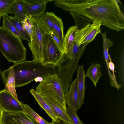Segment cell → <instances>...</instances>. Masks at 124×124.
<instances>
[{"mask_svg": "<svg viewBox=\"0 0 124 124\" xmlns=\"http://www.w3.org/2000/svg\"><path fill=\"white\" fill-rule=\"evenodd\" d=\"M33 27L32 40L28 43V46L32 55L33 59L40 61L43 60V36L45 32L39 17L31 18Z\"/></svg>", "mask_w": 124, "mask_h": 124, "instance_id": "cell-6", "label": "cell"}, {"mask_svg": "<svg viewBox=\"0 0 124 124\" xmlns=\"http://www.w3.org/2000/svg\"><path fill=\"white\" fill-rule=\"evenodd\" d=\"M15 78L16 87L23 86L34 80L37 77L43 78L56 73L57 66L43 64L40 61H25L12 66Z\"/></svg>", "mask_w": 124, "mask_h": 124, "instance_id": "cell-2", "label": "cell"}, {"mask_svg": "<svg viewBox=\"0 0 124 124\" xmlns=\"http://www.w3.org/2000/svg\"><path fill=\"white\" fill-rule=\"evenodd\" d=\"M0 109L4 112H24L21 102L4 89L0 90Z\"/></svg>", "mask_w": 124, "mask_h": 124, "instance_id": "cell-9", "label": "cell"}, {"mask_svg": "<svg viewBox=\"0 0 124 124\" xmlns=\"http://www.w3.org/2000/svg\"><path fill=\"white\" fill-rule=\"evenodd\" d=\"M43 97L51 107L57 118L70 124H73L67 111L60 105L49 98Z\"/></svg>", "mask_w": 124, "mask_h": 124, "instance_id": "cell-14", "label": "cell"}, {"mask_svg": "<svg viewBox=\"0 0 124 124\" xmlns=\"http://www.w3.org/2000/svg\"><path fill=\"white\" fill-rule=\"evenodd\" d=\"M39 18L45 32L49 33L54 31L53 23L51 12L43 13L39 17Z\"/></svg>", "mask_w": 124, "mask_h": 124, "instance_id": "cell-23", "label": "cell"}, {"mask_svg": "<svg viewBox=\"0 0 124 124\" xmlns=\"http://www.w3.org/2000/svg\"><path fill=\"white\" fill-rule=\"evenodd\" d=\"M43 79V78L41 77H37L34 80L36 82H40Z\"/></svg>", "mask_w": 124, "mask_h": 124, "instance_id": "cell-34", "label": "cell"}, {"mask_svg": "<svg viewBox=\"0 0 124 124\" xmlns=\"http://www.w3.org/2000/svg\"><path fill=\"white\" fill-rule=\"evenodd\" d=\"M17 0H0V16L2 17L9 13L10 8Z\"/></svg>", "mask_w": 124, "mask_h": 124, "instance_id": "cell-27", "label": "cell"}, {"mask_svg": "<svg viewBox=\"0 0 124 124\" xmlns=\"http://www.w3.org/2000/svg\"><path fill=\"white\" fill-rule=\"evenodd\" d=\"M83 54L81 53L74 58L70 59L67 58L64 53L57 66L56 73L62 85L65 96L72 83L73 75L78 65L79 61Z\"/></svg>", "mask_w": 124, "mask_h": 124, "instance_id": "cell-5", "label": "cell"}, {"mask_svg": "<svg viewBox=\"0 0 124 124\" xmlns=\"http://www.w3.org/2000/svg\"><path fill=\"white\" fill-rule=\"evenodd\" d=\"M70 13L73 18L75 25L78 30L81 29L93 22L88 18L77 13L70 12Z\"/></svg>", "mask_w": 124, "mask_h": 124, "instance_id": "cell-25", "label": "cell"}, {"mask_svg": "<svg viewBox=\"0 0 124 124\" xmlns=\"http://www.w3.org/2000/svg\"><path fill=\"white\" fill-rule=\"evenodd\" d=\"M0 75L5 86L4 89L19 100L16 90L15 76L12 66L3 71Z\"/></svg>", "mask_w": 124, "mask_h": 124, "instance_id": "cell-10", "label": "cell"}, {"mask_svg": "<svg viewBox=\"0 0 124 124\" xmlns=\"http://www.w3.org/2000/svg\"><path fill=\"white\" fill-rule=\"evenodd\" d=\"M1 69L0 68V75H1Z\"/></svg>", "mask_w": 124, "mask_h": 124, "instance_id": "cell-35", "label": "cell"}, {"mask_svg": "<svg viewBox=\"0 0 124 124\" xmlns=\"http://www.w3.org/2000/svg\"><path fill=\"white\" fill-rule=\"evenodd\" d=\"M54 25V29L63 46L64 27L62 21L53 13L51 12Z\"/></svg>", "mask_w": 124, "mask_h": 124, "instance_id": "cell-21", "label": "cell"}, {"mask_svg": "<svg viewBox=\"0 0 124 124\" xmlns=\"http://www.w3.org/2000/svg\"><path fill=\"white\" fill-rule=\"evenodd\" d=\"M0 50L9 62L16 63L26 60L27 50L21 39L0 26Z\"/></svg>", "mask_w": 124, "mask_h": 124, "instance_id": "cell-3", "label": "cell"}, {"mask_svg": "<svg viewBox=\"0 0 124 124\" xmlns=\"http://www.w3.org/2000/svg\"><path fill=\"white\" fill-rule=\"evenodd\" d=\"M25 4L29 5L40 4L46 2H52L54 0H22Z\"/></svg>", "mask_w": 124, "mask_h": 124, "instance_id": "cell-31", "label": "cell"}, {"mask_svg": "<svg viewBox=\"0 0 124 124\" xmlns=\"http://www.w3.org/2000/svg\"><path fill=\"white\" fill-rule=\"evenodd\" d=\"M78 30L77 27L75 25L70 27L67 31L63 39L64 54L69 49L75 42Z\"/></svg>", "mask_w": 124, "mask_h": 124, "instance_id": "cell-18", "label": "cell"}, {"mask_svg": "<svg viewBox=\"0 0 124 124\" xmlns=\"http://www.w3.org/2000/svg\"><path fill=\"white\" fill-rule=\"evenodd\" d=\"M88 44L85 43L78 46L75 42L69 49L64 54L68 58L73 59L80 54L84 53Z\"/></svg>", "mask_w": 124, "mask_h": 124, "instance_id": "cell-24", "label": "cell"}, {"mask_svg": "<svg viewBox=\"0 0 124 124\" xmlns=\"http://www.w3.org/2000/svg\"><path fill=\"white\" fill-rule=\"evenodd\" d=\"M35 90L43 97L49 98L56 102L67 111L65 93L56 73L43 77Z\"/></svg>", "mask_w": 124, "mask_h": 124, "instance_id": "cell-4", "label": "cell"}, {"mask_svg": "<svg viewBox=\"0 0 124 124\" xmlns=\"http://www.w3.org/2000/svg\"><path fill=\"white\" fill-rule=\"evenodd\" d=\"M2 124H35L25 112H4Z\"/></svg>", "mask_w": 124, "mask_h": 124, "instance_id": "cell-11", "label": "cell"}, {"mask_svg": "<svg viewBox=\"0 0 124 124\" xmlns=\"http://www.w3.org/2000/svg\"><path fill=\"white\" fill-rule=\"evenodd\" d=\"M78 97L77 108L78 110L84 103L85 96V79L86 77L84 65H78L77 70Z\"/></svg>", "mask_w": 124, "mask_h": 124, "instance_id": "cell-12", "label": "cell"}, {"mask_svg": "<svg viewBox=\"0 0 124 124\" xmlns=\"http://www.w3.org/2000/svg\"><path fill=\"white\" fill-rule=\"evenodd\" d=\"M7 16L12 23L23 38V40L27 41L28 43L30 42L31 41L30 38L23 27L21 21L15 17L10 16L8 14Z\"/></svg>", "mask_w": 124, "mask_h": 124, "instance_id": "cell-22", "label": "cell"}, {"mask_svg": "<svg viewBox=\"0 0 124 124\" xmlns=\"http://www.w3.org/2000/svg\"><path fill=\"white\" fill-rule=\"evenodd\" d=\"M47 3L46 2L37 5H29L23 2L24 10L26 16L31 18L39 17L42 14L45 13Z\"/></svg>", "mask_w": 124, "mask_h": 124, "instance_id": "cell-16", "label": "cell"}, {"mask_svg": "<svg viewBox=\"0 0 124 124\" xmlns=\"http://www.w3.org/2000/svg\"><path fill=\"white\" fill-rule=\"evenodd\" d=\"M67 111L73 124H84L74 110L68 106L67 108Z\"/></svg>", "mask_w": 124, "mask_h": 124, "instance_id": "cell-29", "label": "cell"}, {"mask_svg": "<svg viewBox=\"0 0 124 124\" xmlns=\"http://www.w3.org/2000/svg\"></svg>", "mask_w": 124, "mask_h": 124, "instance_id": "cell-37", "label": "cell"}, {"mask_svg": "<svg viewBox=\"0 0 124 124\" xmlns=\"http://www.w3.org/2000/svg\"><path fill=\"white\" fill-rule=\"evenodd\" d=\"M32 18L26 16V17L24 19L21 21L23 27L29 35L31 41L32 39L33 31Z\"/></svg>", "mask_w": 124, "mask_h": 124, "instance_id": "cell-28", "label": "cell"}, {"mask_svg": "<svg viewBox=\"0 0 124 124\" xmlns=\"http://www.w3.org/2000/svg\"><path fill=\"white\" fill-rule=\"evenodd\" d=\"M43 64L57 66L63 54L59 50L49 34L44 32L43 36Z\"/></svg>", "mask_w": 124, "mask_h": 124, "instance_id": "cell-7", "label": "cell"}, {"mask_svg": "<svg viewBox=\"0 0 124 124\" xmlns=\"http://www.w3.org/2000/svg\"><path fill=\"white\" fill-rule=\"evenodd\" d=\"M101 21L97 19L84 27L78 30L76 33L75 42L79 46L89 43L94 39L99 33L102 34L100 27Z\"/></svg>", "mask_w": 124, "mask_h": 124, "instance_id": "cell-8", "label": "cell"}, {"mask_svg": "<svg viewBox=\"0 0 124 124\" xmlns=\"http://www.w3.org/2000/svg\"><path fill=\"white\" fill-rule=\"evenodd\" d=\"M21 103L24 112L35 124H52L39 116L28 105L21 102Z\"/></svg>", "mask_w": 124, "mask_h": 124, "instance_id": "cell-20", "label": "cell"}, {"mask_svg": "<svg viewBox=\"0 0 124 124\" xmlns=\"http://www.w3.org/2000/svg\"><path fill=\"white\" fill-rule=\"evenodd\" d=\"M52 124H71L58 118L55 121H53L51 122Z\"/></svg>", "mask_w": 124, "mask_h": 124, "instance_id": "cell-32", "label": "cell"}, {"mask_svg": "<svg viewBox=\"0 0 124 124\" xmlns=\"http://www.w3.org/2000/svg\"><path fill=\"white\" fill-rule=\"evenodd\" d=\"M1 17L2 16H0V19Z\"/></svg>", "mask_w": 124, "mask_h": 124, "instance_id": "cell-36", "label": "cell"}, {"mask_svg": "<svg viewBox=\"0 0 124 124\" xmlns=\"http://www.w3.org/2000/svg\"><path fill=\"white\" fill-rule=\"evenodd\" d=\"M2 17V27L21 39L23 40L22 37L18 32L9 19L7 14L3 15Z\"/></svg>", "mask_w": 124, "mask_h": 124, "instance_id": "cell-26", "label": "cell"}, {"mask_svg": "<svg viewBox=\"0 0 124 124\" xmlns=\"http://www.w3.org/2000/svg\"><path fill=\"white\" fill-rule=\"evenodd\" d=\"M49 33L55 43L59 50L62 54H64L63 46L54 31H52Z\"/></svg>", "mask_w": 124, "mask_h": 124, "instance_id": "cell-30", "label": "cell"}, {"mask_svg": "<svg viewBox=\"0 0 124 124\" xmlns=\"http://www.w3.org/2000/svg\"><path fill=\"white\" fill-rule=\"evenodd\" d=\"M78 78L77 77L72 82L68 93L65 96L66 103L68 106L74 110L76 113L78 100Z\"/></svg>", "mask_w": 124, "mask_h": 124, "instance_id": "cell-13", "label": "cell"}, {"mask_svg": "<svg viewBox=\"0 0 124 124\" xmlns=\"http://www.w3.org/2000/svg\"><path fill=\"white\" fill-rule=\"evenodd\" d=\"M30 92L38 104L52 119V120H56L57 118L56 115L43 97L33 89H31Z\"/></svg>", "mask_w": 124, "mask_h": 124, "instance_id": "cell-15", "label": "cell"}, {"mask_svg": "<svg viewBox=\"0 0 124 124\" xmlns=\"http://www.w3.org/2000/svg\"><path fill=\"white\" fill-rule=\"evenodd\" d=\"M4 112L0 109V124H2Z\"/></svg>", "mask_w": 124, "mask_h": 124, "instance_id": "cell-33", "label": "cell"}, {"mask_svg": "<svg viewBox=\"0 0 124 124\" xmlns=\"http://www.w3.org/2000/svg\"><path fill=\"white\" fill-rule=\"evenodd\" d=\"M101 64L96 63L91 65L88 68L85 74L86 77L89 78L95 87L102 74L101 71Z\"/></svg>", "mask_w": 124, "mask_h": 124, "instance_id": "cell-17", "label": "cell"}, {"mask_svg": "<svg viewBox=\"0 0 124 124\" xmlns=\"http://www.w3.org/2000/svg\"><path fill=\"white\" fill-rule=\"evenodd\" d=\"M15 14L14 17L22 21L26 17L22 0H17L10 8L9 13Z\"/></svg>", "mask_w": 124, "mask_h": 124, "instance_id": "cell-19", "label": "cell"}, {"mask_svg": "<svg viewBox=\"0 0 124 124\" xmlns=\"http://www.w3.org/2000/svg\"><path fill=\"white\" fill-rule=\"evenodd\" d=\"M54 4L63 10L85 16L93 22L96 19L101 24L117 31L124 29V15L116 0H55Z\"/></svg>", "mask_w": 124, "mask_h": 124, "instance_id": "cell-1", "label": "cell"}]
</instances>
